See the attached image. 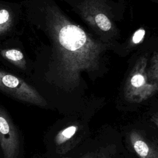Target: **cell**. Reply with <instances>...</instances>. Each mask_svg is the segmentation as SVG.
<instances>
[{
	"instance_id": "1",
	"label": "cell",
	"mask_w": 158,
	"mask_h": 158,
	"mask_svg": "<svg viewBox=\"0 0 158 158\" xmlns=\"http://www.w3.org/2000/svg\"><path fill=\"white\" fill-rule=\"evenodd\" d=\"M0 89L21 101L44 107L47 102L38 91L22 78L0 70Z\"/></svg>"
},
{
	"instance_id": "2",
	"label": "cell",
	"mask_w": 158,
	"mask_h": 158,
	"mask_svg": "<svg viewBox=\"0 0 158 158\" xmlns=\"http://www.w3.org/2000/svg\"><path fill=\"white\" fill-rule=\"evenodd\" d=\"M0 146L4 158H17L20 141L17 130L7 112L0 107Z\"/></svg>"
},
{
	"instance_id": "3",
	"label": "cell",
	"mask_w": 158,
	"mask_h": 158,
	"mask_svg": "<svg viewBox=\"0 0 158 158\" xmlns=\"http://www.w3.org/2000/svg\"><path fill=\"white\" fill-rule=\"evenodd\" d=\"M83 135V127L80 123H71L64 127L54 139L56 152L59 154L67 153L81 141Z\"/></svg>"
},
{
	"instance_id": "4",
	"label": "cell",
	"mask_w": 158,
	"mask_h": 158,
	"mask_svg": "<svg viewBox=\"0 0 158 158\" xmlns=\"http://www.w3.org/2000/svg\"><path fill=\"white\" fill-rule=\"evenodd\" d=\"M58 40L60 44L65 49L74 51L84 45L86 36L85 32L78 27L67 25L59 30Z\"/></svg>"
},
{
	"instance_id": "5",
	"label": "cell",
	"mask_w": 158,
	"mask_h": 158,
	"mask_svg": "<svg viewBox=\"0 0 158 158\" xmlns=\"http://www.w3.org/2000/svg\"><path fill=\"white\" fill-rule=\"evenodd\" d=\"M128 139L139 158H158V144L136 130L128 134Z\"/></svg>"
},
{
	"instance_id": "6",
	"label": "cell",
	"mask_w": 158,
	"mask_h": 158,
	"mask_svg": "<svg viewBox=\"0 0 158 158\" xmlns=\"http://www.w3.org/2000/svg\"><path fill=\"white\" fill-rule=\"evenodd\" d=\"M1 56L6 60L12 63L17 67L25 69L26 61L22 51L16 49H4L1 51Z\"/></svg>"
},
{
	"instance_id": "7",
	"label": "cell",
	"mask_w": 158,
	"mask_h": 158,
	"mask_svg": "<svg viewBox=\"0 0 158 158\" xmlns=\"http://www.w3.org/2000/svg\"><path fill=\"white\" fill-rule=\"evenodd\" d=\"M12 23V16L6 9H0V35L6 33Z\"/></svg>"
},
{
	"instance_id": "8",
	"label": "cell",
	"mask_w": 158,
	"mask_h": 158,
	"mask_svg": "<svg viewBox=\"0 0 158 158\" xmlns=\"http://www.w3.org/2000/svg\"><path fill=\"white\" fill-rule=\"evenodd\" d=\"M98 27L104 31H108L111 28V23L108 18L102 14H99L95 18Z\"/></svg>"
},
{
	"instance_id": "9",
	"label": "cell",
	"mask_w": 158,
	"mask_h": 158,
	"mask_svg": "<svg viewBox=\"0 0 158 158\" xmlns=\"http://www.w3.org/2000/svg\"><path fill=\"white\" fill-rule=\"evenodd\" d=\"M144 83V77L139 74H137L136 75H134L131 80V84L135 88H139Z\"/></svg>"
},
{
	"instance_id": "10",
	"label": "cell",
	"mask_w": 158,
	"mask_h": 158,
	"mask_svg": "<svg viewBox=\"0 0 158 158\" xmlns=\"http://www.w3.org/2000/svg\"><path fill=\"white\" fill-rule=\"evenodd\" d=\"M111 153L106 148H101L98 151V158H115Z\"/></svg>"
},
{
	"instance_id": "11",
	"label": "cell",
	"mask_w": 158,
	"mask_h": 158,
	"mask_svg": "<svg viewBox=\"0 0 158 158\" xmlns=\"http://www.w3.org/2000/svg\"><path fill=\"white\" fill-rule=\"evenodd\" d=\"M145 34V31L144 30H139L138 31H136L133 36V41L134 43H138L139 42H140L141 41V40L143 39L144 35Z\"/></svg>"
},
{
	"instance_id": "12",
	"label": "cell",
	"mask_w": 158,
	"mask_h": 158,
	"mask_svg": "<svg viewBox=\"0 0 158 158\" xmlns=\"http://www.w3.org/2000/svg\"><path fill=\"white\" fill-rule=\"evenodd\" d=\"M81 158H98V151L87 152L84 154Z\"/></svg>"
},
{
	"instance_id": "13",
	"label": "cell",
	"mask_w": 158,
	"mask_h": 158,
	"mask_svg": "<svg viewBox=\"0 0 158 158\" xmlns=\"http://www.w3.org/2000/svg\"><path fill=\"white\" fill-rule=\"evenodd\" d=\"M151 120L158 127V114H156V115L152 116L151 118Z\"/></svg>"
},
{
	"instance_id": "14",
	"label": "cell",
	"mask_w": 158,
	"mask_h": 158,
	"mask_svg": "<svg viewBox=\"0 0 158 158\" xmlns=\"http://www.w3.org/2000/svg\"><path fill=\"white\" fill-rule=\"evenodd\" d=\"M61 158H69V157H61Z\"/></svg>"
}]
</instances>
